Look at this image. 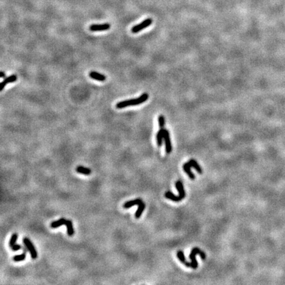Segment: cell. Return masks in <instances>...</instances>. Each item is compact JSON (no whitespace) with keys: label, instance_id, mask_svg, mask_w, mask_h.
<instances>
[{"label":"cell","instance_id":"7","mask_svg":"<svg viewBox=\"0 0 285 285\" xmlns=\"http://www.w3.org/2000/svg\"><path fill=\"white\" fill-rule=\"evenodd\" d=\"M17 76L16 75H11L7 77H5V79L0 84V91H2L4 89L5 87V86L7 85L8 83H11L17 81Z\"/></svg>","mask_w":285,"mask_h":285},{"label":"cell","instance_id":"4","mask_svg":"<svg viewBox=\"0 0 285 285\" xmlns=\"http://www.w3.org/2000/svg\"><path fill=\"white\" fill-rule=\"evenodd\" d=\"M23 243L25 245L26 248H27V250L29 251L30 254H31V257H32V259H37L38 257V253L37 251L36 250V249L34 246V245L32 244V243L31 241L28 238H23Z\"/></svg>","mask_w":285,"mask_h":285},{"label":"cell","instance_id":"19","mask_svg":"<svg viewBox=\"0 0 285 285\" xmlns=\"http://www.w3.org/2000/svg\"><path fill=\"white\" fill-rule=\"evenodd\" d=\"M25 258H26V254L24 253L17 255V256H14L13 257V260L15 262H22V261H24L25 259Z\"/></svg>","mask_w":285,"mask_h":285},{"label":"cell","instance_id":"12","mask_svg":"<svg viewBox=\"0 0 285 285\" xmlns=\"http://www.w3.org/2000/svg\"><path fill=\"white\" fill-rule=\"evenodd\" d=\"M66 222H67V220H66L65 218H62L58 221L52 222L50 224V226L51 228H52V229H57V228L60 227L61 226H63V225L65 224Z\"/></svg>","mask_w":285,"mask_h":285},{"label":"cell","instance_id":"6","mask_svg":"<svg viewBox=\"0 0 285 285\" xmlns=\"http://www.w3.org/2000/svg\"><path fill=\"white\" fill-rule=\"evenodd\" d=\"M164 140L166 145V153L169 154L172 151V144H171L169 131L165 129L164 130Z\"/></svg>","mask_w":285,"mask_h":285},{"label":"cell","instance_id":"23","mask_svg":"<svg viewBox=\"0 0 285 285\" xmlns=\"http://www.w3.org/2000/svg\"><path fill=\"white\" fill-rule=\"evenodd\" d=\"M0 77H1V78H5L6 77V74L4 73V71H1V73H0Z\"/></svg>","mask_w":285,"mask_h":285},{"label":"cell","instance_id":"11","mask_svg":"<svg viewBox=\"0 0 285 285\" xmlns=\"http://www.w3.org/2000/svg\"><path fill=\"white\" fill-rule=\"evenodd\" d=\"M142 202V200L141 199H136L131 201H129L127 202H125L124 204V209H129L131 208L132 207H133L135 205H138L139 203Z\"/></svg>","mask_w":285,"mask_h":285},{"label":"cell","instance_id":"2","mask_svg":"<svg viewBox=\"0 0 285 285\" xmlns=\"http://www.w3.org/2000/svg\"><path fill=\"white\" fill-rule=\"evenodd\" d=\"M197 255H199L200 257H201V259L203 260H205L206 258V254L204 253L203 251L199 250L198 248H194L192 249V250L190 254V256L189 257H190V259L191 260L192 268L194 269H197L198 267V263L196 257Z\"/></svg>","mask_w":285,"mask_h":285},{"label":"cell","instance_id":"14","mask_svg":"<svg viewBox=\"0 0 285 285\" xmlns=\"http://www.w3.org/2000/svg\"><path fill=\"white\" fill-rule=\"evenodd\" d=\"M191 167L190 165L189 164L188 162L185 164H184V166H183V169H184V170L187 173V174L188 175V176L190 177V178L191 179H195V178H196V176H195L193 174V172H192L191 171Z\"/></svg>","mask_w":285,"mask_h":285},{"label":"cell","instance_id":"8","mask_svg":"<svg viewBox=\"0 0 285 285\" xmlns=\"http://www.w3.org/2000/svg\"><path fill=\"white\" fill-rule=\"evenodd\" d=\"M89 77L91 78V79L98 81H101L103 82L104 81H106V77L103 74H101L98 72L97 71H91L89 73Z\"/></svg>","mask_w":285,"mask_h":285},{"label":"cell","instance_id":"1","mask_svg":"<svg viewBox=\"0 0 285 285\" xmlns=\"http://www.w3.org/2000/svg\"><path fill=\"white\" fill-rule=\"evenodd\" d=\"M149 96L147 93H143L139 97L137 98L133 99H129V100L121 101L119 103L116 104V108L118 109H122L124 108L131 106H136V105H139L145 103L148 100Z\"/></svg>","mask_w":285,"mask_h":285},{"label":"cell","instance_id":"3","mask_svg":"<svg viewBox=\"0 0 285 285\" xmlns=\"http://www.w3.org/2000/svg\"><path fill=\"white\" fill-rule=\"evenodd\" d=\"M152 23V19L151 18H148L145 20H144L143 22H141L138 25L133 26L131 29V32L133 33H137L140 32L142 30L147 28L148 26L151 25Z\"/></svg>","mask_w":285,"mask_h":285},{"label":"cell","instance_id":"16","mask_svg":"<svg viewBox=\"0 0 285 285\" xmlns=\"http://www.w3.org/2000/svg\"><path fill=\"white\" fill-rule=\"evenodd\" d=\"M164 129H160V130L157 132V145L159 147H160L162 145H163V141L164 139Z\"/></svg>","mask_w":285,"mask_h":285},{"label":"cell","instance_id":"20","mask_svg":"<svg viewBox=\"0 0 285 285\" xmlns=\"http://www.w3.org/2000/svg\"><path fill=\"white\" fill-rule=\"evenodd\" d=\"M17 239H18V234H17V233L13 234L12 235L11 237V238L10 240V242H9V245H10V246L11 247L13 245L15 244Z\"/></svg>","mask_w":285,"mask_h":285},{"label":"cell","instance_id":"22","mask_svg":"<svg viewBox=\"0 0 285 285\" xmlns=\"http://www.w3.org/2000/svg\"><path fill=\"white\" fill-rule=\"evenodd\" d=\"M21 248V246L19 244H14L12 245V246H11V249L12 250H13V251H17L18 250H19Z\"/></svg>","mask_w":285,"mask_h":285},{"label":"cell","instance_id":"13","mask_svg":"<svg viewBox=\"0 0 285 285\" xmlns=\"http://www.w3.org/2000/svg\"><path fill=\"white\" fill-rule=\"evenodd\" d=\"M145 209V204L143 201L138 205V208L136 212V214H135V217H136V218H140L141 216V215L143 214Z\"/></svg>","mask_w":285,"mask_h":285},{"label":"cell","instance_id":"10","mask_svg":"<svg viewBox=\"0 0 285 285\" xmlns=\"http://www.w3.org/2000/svg\"><path fill=\"white\" fill-rule=\"evenodd\" d=\"M176 189L178 191L179 193V196L181 198V199L182 200L185 197V192L184 191V186H183V184L182 182L180 181H178L176 183Z\"/></svg>","mask_w":285,"mask_h":285},{"label":"cell","instance_id":"15","mask_svg":"<svg viewBox=\"0 0 285 285\" xmlns=\"http://www.w3.org/2000/svg\"><path fill=\"white\" fill-rule=\"evenodd\" d=\"M76 171H77V172H78V173L86 175V176L90 175L91 174V169H88V168L82 166H79L77 167Z\"/></svg>","mask_w":285,"mask_h":285},{"label":"cell","instance_id":"21","mask_svg":"<svg viewBox=\"0 0 285 285\" xmlns=\"http://www.w3.org/2000/svg\"><path fill=\"white\" fill-rule=\"evenodd\" d=\"M158 124H159V127H160V129H164V127L165 125V118L164 116L163 115H160L158 118Z\"/></svg>","mask_w":285,"mask_h":285},{"label":"cell","instance_id":"18","mask_svg":"<svg viewBox=\"0 0 285 285\" xmlns=\"http://www.w3.org/2000/svg\"><path fill=\"white\" fill-rule=\"evenodd\" d=\"M188 163H189V164L190 165L191 167H193L194 169L197 170V172L198 173H199V174L202 173L203 171H202L201 167L199 166V164L197 163V162L196 160H193V159H191V160H190V161L188 162Z\"/></svg>","mask_w":285,"mask_h":285},{"label":"cell","instance_id":"17","mask_svg":"<svg viewBox=\"0 0 285 285\" xmlns=\"http://www.w3.org/2000/svg\"><path fill=\"white\" fill-rule=\"evenodd\" d=\"M65 225H66V228H67V235L70 236H72L74 234V229L73 226V223H72L71 221L67 220Z\"/></svg>","mask_w":285,"mask_h":285},{"label":"cell","instance_id":"9","mask_svg":"<svg viewBox=\"0 0 285 285\" xmlns=\"http://www.w3.org/2000/svg\"><path fill=\"white\" fill-rule=\"evenodd\" d=\"M177 257H178L179 260L180 261V262L183 264H184V265H185V266L188 267H192L191 263H189V262H187L186 259H185V257L184 256V252H183V251H178V253H177Z\"/></svg>","mask_w":285,"mask_h":285},{"label":"cell","instance_id":"5","mask_svg":"<svg viewBox=\"0 0 285 285\" xmlns=\"http://www.w3.org/2000/svg\"><path fill=\"white\" fill-rule=\"evenodd\" d=\"M110 25L109 23L104 24H93L89 26V30L92 32L97 31H108L110 29Z\"/></svg>","mask_w":285,"mask_h":285}]
</instances>
